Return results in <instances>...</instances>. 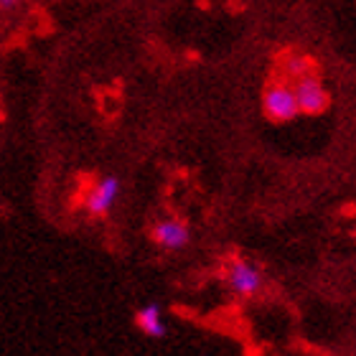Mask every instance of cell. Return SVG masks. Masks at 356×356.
<instances>
[{"mask_svg":"<svg viewBox=\"0 0 356 356\" xmlns=\"http://www.w3.org/2000/svg\"><path fill=\"white\" fill-rule=\"evenodd\" d=\"M262 110H265L267 118L275 120V122H290V120H296L298 115H300L296 92L285 82L270 84V87L265 89V95H262Z\"/></svg>","mask_w":356,"mask_h":356,"instance_id":"6da1fadb","label":"cell"},{"mask_svg":"<svg viewBox=\"0 0 356 356\" xmlns=\"http://www.w3.org/2000/svg\"><path fill=\"white\" fill-rule=\"evenodd\" d=\"M227 285L234 296L239 298H252L257 296L265 285V277H262V270L257 265L247 260H234L227 267Z\"/></svg>","mask_w":356,"mask_h":356,"instance_id":"7a4b0ae2","label":"cell"},{"mask_svg":"<svg viewBox=\"0 0 356 356\" xmlns=\"http://www.w3.org/2000/svg\"><path fill=\"white\" fill-rule=\"evenodd\" d=\"M293 92H296L300 115H321L328 107V92L318 76L313 74L298 76L296 84H293Z\"/></svg>","mask_w":356,"mask_h":356,"instance_id":"3957f363","label":"cell"},{"mask_svg":"<svg viewBox=\"0 0 356 356\" xmlns=\"http://www.w3.org/2000/svg\"><path fill=\"white\" fill-rule=\"evenodd\" d=\"M150 239L163 250H184L191 239V229L181 219H163L150 229Z\"/></svg>","mask_w":356,"mask_h":356,"instance_id":"277c9868","label":"cell"},{"mask_svg":"<svg viewBox=\"0 0 356 356\" xmlns=\"http://www.w3.org/2000/svg\"><path fill=\"white\" fill-rule=\"evenodd\" d=\"M118 196H120V178L118 176L102 178V181L92 188V193H89V199H87L89 216H107L110 209L115 207Z\"/></svg>","mask_w":356,"mask_h":356,"instance_id":"5b68a950","label":"cell"},{"mask_svg":"<svg viewBox=\"0 0 356 356\" xmlns=\"http://www.w3.org/2000/svg\"><path fill=\"white\" fill-rule=\"evenodd\" d=\"M135 326L140 328L145 336H150V339H163V336H165V323H163L161 305H158V303L143 305L140 311H138V316H135Z\"/></svg>","mask_w":356,"mask_h":356,"instance_id":"8992f818","label":"cell"},{"mask_svg":"<svg viewBox=\"0 0 356 356\" xmlns=\"http://www.w3.org/2000/svg\"><path fill=\"white\" fill-rule=\"evenodd\" d=\"M290 74H296V76H303L308 74V67H305V61L303 59H290Z\"/></svg>","mask_w":356,"mask_h":356,"instance_id":"52a82bcc","label":"cell"},{"mask_svg":"<svg viewBox=\"0 0 356 356\" xmlns=\"http://www.w3.org/2000/svg\"><path fill=\"white\" fill-rule=\"evenodd\" d=\"M18 0H0V8H13Z\"/></svg>","mask_w":356,"mask_h":356,"instance_id":"ba28073f","label":"cell"}]
</instances>
